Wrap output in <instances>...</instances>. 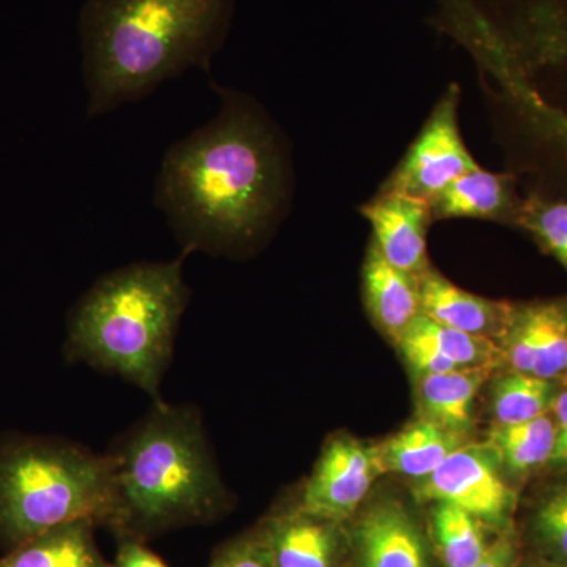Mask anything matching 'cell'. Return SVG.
<instances>
[{"label": "cell", "instance_id": "obj_3", "mask_svg": "<svg viewBox=\"0 0 567 567\" xmlns=\"http://www.w3.org/2000/svg\"><path fill=\"white\" fill-rule=\"evenodd\" d=\"M111 456V529L118 537L144 540L167 529L207 524L229 506L203 417L192 406L156 402Z\"/></svg>", "mask_w": 567, "mask_h": 567}, {"label": "cell", "instance_id": "obj_30", "mask_svg": "<svg viewBox=\"0 0 567 567\" xmlns=\"http://www.w3.org/2000/svg\"><path fill=\"white\" fill-rule=\"evenodd\" d=\"M518 567H567L565 565H559V563L548 561L546 558L537 557V555L532 554L528 557L522 558L520 566Z\"/></svg>", "mask_w": 567, "mask_h": 567}, {"label": "cell", "instance_id": "obj_29", "mask_svg": "<svg viewBox=\"0 0 567 567\" xmlns=\"http://www.w3.org/2000/svg\"><path fill=\"white\" fill-rule=\"evenodd\" d=\"M114 567H169L162 557L144 546V540L133 537H121L117 554H115Z\"/></svg>", "mask_w": 567, "mask_h": 567}, {"label": "cell", "instance_id": "obj_6", "mask_svg": "<svg viewBox=\"0 0 567 567\" xmlns=\"http://www.w3.org/2000/svg\"><path fill=\"white\" fill-rule=\"evenodd\" d=\"M495 29L496 51L514 71L517 93L550 84L557 91L520 103L529 132L544 145L563 177L567 197V0H506Z\"/></svg>", "mask_w": 567, "mask_h": 567}, {"label": "cell", "instance_id": "obj_11", "mask_svg": "<svg viewBox=\"0 0 567 567\" xmlns=\"http://www.w3.org/2000/svg\"><path fill=\"white\" fill-rule=\"evenodd\" d=\"M498 346L511 371L557 382L567 377V297L514 306Z\"/></svg>", "mask_w": 567, "mask_h": 567}, {"label": "cell", "instance_id": "obj_14", "mask_svg": "<svg viewBox=\"0 0 567 567\" xmlns=\"http://www.w3.org/2000/svg\"><path fill=\"white\" fill-rule=\"evenodd\" d=\"M420 298L424 316L496 344L505 338L516 306L466 292L434 268L420 276Z\"/></svg>", "mask_w": 567, "mask_h": 567}, {"label": "cell", "instance_id": "obj_15", "mask_svg": "<svg viewBox=\"0 0 567 567\" xmlns=\"http://www.w3.org/2000/svg\"><path fill=\"white\" fill-rule=\"evenodd\" d=\"M522 197L513 175L470 171L446 186L431 203L432 218L488 219L516 226Z\"/></svg>", "mask_w": 567, "mask_h": 567}, {"label": "cell", "instance_id": "obj_25", "mask_svg": "<svg viewBox=\"0 0 567 567\" xmlns=\"http://www.w3.org/2000/svg\"><path fill=\"white\" fill-rule=\"evenodd\" d=\"M527 537L532 554L567 566V480L536 499L527 520Z\"/></svg>", "mask_w": 567, "mask_h": 567}, {"label": "cell", "instance_id": "obj_24", "mask_svg": "<svg viewBox=\"0 0 567 567\" xmlns=\"http://www.w3.org/2000/svg\"><path fill=\"white\" fill-rule=\"evenodd\" d=\"M516 226L532 235L537 246L567 271V197L535 189L522 197Z\"/></svg>", "mask_w": 567, "mask_h": 567}, {"label": "cell", "instance_id": "obj_16", "mask_svg": "<svg viewBox=\"0 0 567 567\" xmlns=\"http://www.w3.org/2000/svg\"><path fill=\"white\" fill-rule=\"evenodd\" d=\"M364 303L379 330L398 342L421 312L420 278L388 262L374 244L363 267Z\"/></svg>", "mask_w": 567, "mask_h": 567}, {"label": "cell", "instance_id": "obj_17", "mask_svg": "<svg viewBox=\"0 0 567 567\" xmlns=\"http://www.w3.org/2000/svg\"><path fill=\"white\" fill-rule=\"evenodd\" d=\"M495 371V368H473L456 369L445 374L416 375L420 417L451 431L472 434L476 395Z\"/></svg>", "mask_w": 567, "mask_h": 567}, {"label": "cell", "instance_id": "obj_21", "mask_svg": "<svg viewBox=\"0 0 567 567\" xmlns=\"http://www.w3.org/2000/svg\"><path fill=\"white\" fill-rule=\"evenodd\" d=\"M506 476L525 477L548 465L555 443L551 412L525 423L494 425L487 440Z\"/></svg>", "mask_w": 567, "mask_h": 567}, {"label": "cell", "instance_id": "obj_20", "mask_svg": "<svg viewBox=\"0 0 567 567\" xmlns=\"http://www.w3.org/2000/svg\"><path fill=\"white\" fill-rule=\"evenodd\" d=\"M429 540L443 567H473L483 559L496 533L480 518L447 503L431 505Z\"/></svg>", "mask_w": 567, "mask_h": 567}, {"label": "cell", "instance_id": "obj_10", "mask_svg": "<svg viewBox=\"0 0 567 567\" xmlns=\"http://www.w3.org/2000/svg\"><path fill=\"white\" fill-rule=\"evenodd\" d=\"M349 532L346 567H431V540L412 511L394 498L361 507Z\"/></svg>", "mask_w": 567, "mask_h": 567}, {"label": "cell", "instance_id": "obj_18", "mask_svg": "<svg viewBox=\"0 0 567 567\" xmlns=\"http://www.w3.org/2000/svg\"><path fill=\"white\" fill-rule=\"evenodd\" d=\"M470 443V435L417 417L398 434L380 443L383 472L421 480L434 473L447 457Z\"/></svg>", "mask_w": 567, "mask_h": 567}, {"label": "cell", "instance_id": "obj_12", "mask_svg": "<svg viewBox=\"0 0 567 567\" xmlns=\"http://www.w3.org/2000/svg\"><path fill=\"white\" fill-rule=\"evenodd\" d=\"M259 527L276 567L347 566V524L305 513L292 503L275 511Z\"/></svg>", "mask_w": 567, "mask_h": 567}, {"label": "cell", "instance_id": "obj_19", "mask_svg": "<svg viewBox=\"0 0 567 567\" xmlns=\"http://www.w3.org/2000/svg\"><path fill=\"white\" fill-rule=\"evenodd\" d=\"M96 524L69 522L10 548L0 567H114L96 546Z\"/></svg>", "mask_w": 567, "mask_h": 567}, {"label": "cell", "instance_id": "obj_22", "mask_svg": "<svg viewBox=\"0 0 567 567\" xmlns=\"http://www.w3.org/2000/svg\"><path fill=\"white\" fill-rule=\"evenodd\" d=\"M559 385L557 380L540 379L507 369L494 377L491 409L494 425L525 423L551 412Z\"/></svg>", "mask_w": 567, "mask_h": 567}, {"label": "cell", "instance_id": "obj_1", "mask_svg": "<svg viewBox=\"0 0 567 567\" xmlns=\"http://www.w3.org/2000/svg\"><path fill=\"white\" fill-rule=\"evenodd\" d=\"M218 117L164 155L155 204L186 251L238 256L281 215L287 164L278 137L240 93L212 82Z\"/></svg>", "mask_w": 567, "mask_h": 567}, {"label": "cell", "instance_id": "obj_13", "mask_svg": "<svg viewBox=\"0 0 567 567\" xmlns=\"http://www.w3.org/2000/svg\"><path fill=\"white\" fill-rule=\"evenodd\" d=\"M361 213L372 226V244L399 270L420 278L431 268L427 259V230L431 204L394 192L377 194Z\"/></svg>", "mask_w": 567, "mask_h": 567}, {"label": "cell", "instance_id": "obj_2", "mask_svg": "<svg viewBox=\"0 0 567 567\" xmlns=\"http://www.w3.org/2000/svg\"><path fill=\"white\" fill-rule=\"evenodd\" d=\"M233 0H89L81 18L89 117L197 66L208 71Z\"/></svg>", "mask_w": 567, "mask_h": 567}, {"label": "cell", "instance_id": "obj_4", "mask_svg": "<svg viewBox=\"0 0 567 567\" xmlns=\"http://www.w3.org/2000/svg\"><path fill=\"white\" fill-rule=\"evenodd\" d=\"M182 257L102 276L71 309L66 354L158 398L189 300Z\"/></svg>", "mask_w": 567, "mask_h": 567}, {"label": "cell", "instance_id": "obj_5", "mask_svg": "<svg viewBox=\"0 0 567 567\" xmlns=\"http://www.w3.org/2000/svg\"><path fill=\"white\" fill-rule=\"evenodd\" d=\"M114 514L111 453L41 439L0 447V540L6 546L81 518L111 528Z\"/></svg>", "mask_w": 567, "mask_h": 567}, {"label": "cell", "instance_id": "obj_9", "mask_svg": "<svg viewBox=\"0 0 567 567\" xmlns=\"http://www.w3.org/2000/svg\"><path fill=\"white\" fill-rule=\"evenodd\" d=\"M383 472L379 445H368L349 435L324 443L311 476L305 481L293 505L328 520H352Z\"/></svg>", "mask_w": 567, "mask_h": 567}, {"label": "cell", "instance_id": "obj_23", "mask_svg": "<svg viewBox=\"0 0 567 567\" xmlns=\"http://www.w3.org/2000/svg\"><path fill=\"white\" fill-rule=\"evenodd\" d=\"M404 334L415 336L421 341L435 347L458 369H498L499 365H503L502 349L492 339L454 330V328L435 322L431 317L424 315L417 316L406 328Z\"/></svg>", "mask_w": 567, "mask_h": 567}, {"label": "cell", "instance_id": "obj_7", "mask_svg": "<svg viewBox=\"0 0 567 567\" xmlns=\"http://www.w3.org/2000/svg\"><path fill=\"white\" fill-rule=\"evenodd\" d=\"M413 495L423 505L447 503L480 518L494 533L514 525L517 494L488 443H466L431 475L416 480Z\"/></svg>", "mask_w": 567, "mask_h": 567}, {"label": "cell", "instance_id": "obj_8", "mask_svg": "<svg viewBox=\"0 0 567 567\" xmlns=\"http://www.w3.org/2000/svg\"><path fill=\"white\" fill-rule=\"evenodd\" d=\"M458 89H450L432 111L382 192L406 194L431 204L450 183L476 169L457 125Z\"/></svg>", "mask_w": 567, "mask_h": 567}, {"label": "cell", "instance_id": "obj_26", "mask_svg": "<svg viewBox=\"0 0 567 567\" xmlns=\"http://www.w3.org/2000/svg\"><path fill=\"white\" fill-rule=\"evenodd\" d=\"M207 567H276L262 528L256 527L227 540Z\"/></svg>", "mask_w": 567, "mask_h": 567}, {"label": "cell", "instance_id": "obj_27", "mask_svg": "<svg viewBox=\"0 0 567 567\" xmlns=\"http://www.w3.org/2000/svg\"><path fill=\"white\" fill-rule=\"evenodd\" d=\"M522 558V539L516 525L496 533L483 559L473 567H518Z\"/></svg>", "mask_w": 567, "mask_h": 567}, {"label": "cell", "instance_id": "obj_28", "mask_svg": "<svg viewBox=\"0 0 567 567\" xmlns=\"http://www.w3.org/2000/svg\"><path fill=\"white\" fill-rule=\"evenodd\" d=\"M555 420V443L548 465L554 470H567V385L559 386L551 405Z\"/></svg>", "mask_w": 567, "mask_h": 567}]
</instances>
